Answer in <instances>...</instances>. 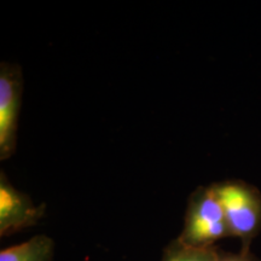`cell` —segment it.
Wrapping results in <instances>:
<instances>
[{"mask_svg":"<svg viewBox=\"0 0 261 261\" xmlns=\"http://www.w3.org/2000/svg\"><path fill=\"white\" fill-rule=\"evenodd\" d=\"M226 237L231 233L213 185L197 188L188 200L184 227L178 241L189 247L211 248Z\"/></svg>","mask_w":261,"mask_h":261,"instance_id":"1","label":"cell"},{"mask_svg":"<svg viewBox=\"0 0 261 261\" xmlns=\"http://www.w3.org/2000/svg\"><path fill=\"white\" fill-rule=\"evenodd\" d=\"M231 237L240 238L241 249L248 250L261 231V192L243 180L214 182Z\"/></svg>","mask_w":261,"mask_h":261,"instance_id":"2","label":"cell"},{"mask_svg":"<svg viewBox=\"0 0 261 261\" xmlns=\"http://www.w3.org/2000/svg\"><path fill=\"white\" fill-rule=\"evenodd\" d=\"M23 94V74L18 64H0V160H9L17 148L18 117Z\"/></svg>","mask_w":261,"mask_h":261,"instance_id":"3","label":"cell"},{"mask_svg":"<svg viewBox=\"0 0 261 261\" xmlns=\"http://www.w3.org/2000/svg\"><path fill=\"white\" fill-rule=\"evenodd\" d=\"M46 212V204H34L27 194L17 190L0 172V237H8L37 225Z\"/></svg>","mask_w":261,"mask_h":261,"instance_id":"4","label":"cell"},{"mask_svg":"<svg viewBox=\"0 0 261 261\" xmlns=\"http://www.w3.org/2000/svg\"><path fill=\"white\" fill-rule=\"evenodd\" d=\"M54 256L55 241L46 234H37L0 252V261H54Z\"/></svg>","mask_w":261,"mask_h":261,"instance_id":"5","label":"cell"},{"mask_svg":"<svg viewBox=\"0 0 261 261\" xmlns=\"http://www.w3.org/2000/svg\"><path fill=\"white\" fill-rule=\"evenodd\" d=\"M218 249V247H189L175 238L165 248L160 261H217Z\"/></svg>","mask_w":261,"mask_h":261,"instance_id":"6","label":"cell"},{"mask_svg":"<svg viewBox=\"0 0 261 261\" xmlns=\"http://www.w3.org/2000/svg\"><path fill=\"white\" fill-rule=\"evenodd\" d=\"M217 261H261L259 257L250 252V249H241L240 253L225 252V250L218 249Z\"/></svg>","mask_w":261,"mask_h":261,"instance_id":"7","label":"cell"}]
</instances>
